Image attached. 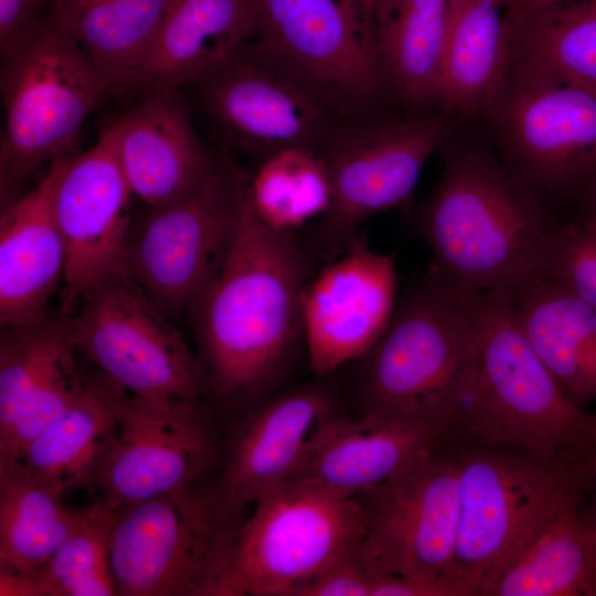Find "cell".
Returning a JSON list of instances; mask_svg holds the SVG:
<instances>
[{
    "label": "cell",
    "mask_w": 596,
    "mask_h": 596,
    "mask_svg": "<svg viewBox=\"0 0 596 596\" xmlns=\"http://www.w3.org/2000/svg\"><path fill=\"white\" fill-rule=\"evenodd\" d=\"M240 178L238 223L217 278L188 311L205 389L227 404L278 390L306 351L302 291L315 264L294 231L252 210Z\"/></svg>",
    "instance_id": "1"
},
{
    "label": "cell",
    "mask_w": 596,
    "mask_h": 596,
    "mask_svg": "<svg viewBox=\"0 0 596 596\" xmlns=\"http://www.w3.org/2000/svg\"><path fill=\"white\" fill-rule=\"evenodd\" d=\"M448 138L440 147L439 181L411 217L433 254L428 273L460 288L512 289L540 274L545 242L558 222L491 148Z\"/></svg>",
    "instance_id": "2"
},
{
    "label": "cell",
    "mask_w": 596,
    "mask_h": 596,
    "mask_svg": "<svg viewBox=\"0 0 596 596\" xmlns=\"http://www.w3.org/2000/svg\"><path fill=\"white\" fill-rule=\"evenodd\" d=\"M445 286L464 309L475 342L472 392L450 448L511 447L581 464L596 449V414L566 395L535 352L510 289Z\"/></svg>",
    "instance_id": "3"
},
{
    "label": "cell",
    "mask_w": 596,
    "mask_h": 596,
    "mask_svg": "<svg viewBox=\"0 0 596 596\" xmlns=\"http://www.w3.org/2000/svg\"><path fill=\"white\" fill-rule=\"evenodd\" d=\"M360 415L425 432L451 447L469 404L475 342L449 289L429 273L397 298L392 317L360 359Z\"/></svg>",
    "instance_id": "4"
},
{
    "label": "cell",
    "mask_w": 596,
    "mask_h": 596,
    "mask_svg": "<svg viewBox=\"0 0 596 596\" xmlns=\"http://www.w3.org/2000/svg\"><path fill=\"white\" fill-rule=\"evenodd\" d=\"M1 51L4 128L0 143L2 207L42 164L68 158L84 123L116 84L58 18L53 0Z\"/></svg>",
    "instance_id": "5"
},
{
    "label": "cell",
    "mask_w": 596,
    "mask_h": 596,
    "mask_svg": "<svg viewBox=\"0 0 596 596\" xmlns=\"http://www.w3.org/2000/svg\"><path fill=\"white\" fill-rule=\"evenodd\" d=\"M481 116L508 172L557 222L584 209L596 191V94L507 66Z\"/></svg>",
    "instance_id": "6"
},
{
    "label": "cell",
    "mask_w": 596,
    "mask_h": 596,
    "mask_svg": "<svg viewBox=\"0 0 596 596\" xmlns=\"http://www.w3.org/2000/svg\"><path fill=\"white\" fill-rule=\"evenodd\" d=\"M182 91L215 147L256 166L286 149L320 153L334 130L355 117L256 39Z\"/></svg>",
    "instance_id": "7"
},
{
    "label": "cell",
    "mask_w": 596,
    "mask_h": 596,
    "mask_svg": "<svg viewBox=\"0 0 596 596\" xmlns=\"http://www.w3.org/2000/svg\"><path fill=\"white\" fill-rule=\"evenodd\" d=\"M458 526L449 574L482 596L488 582L550 520L582 502L579 464L511 447L457 446Z\"/></svg>",
    "instance_id": "8"
},
{
    "label": "cell",
    "mask_w": 596,
    "mask_h": 596,
    "mask_svg": "<svg viewBox=\"0 0 596 596\" xmlns=\"http://www.w3.org/2000/svg\"><path fill=\"white\" fill-rule=\"evenodd\" d=\"M254 504L210 596H291L355 554L363 538L364 514L355 497L286 482Z\"/></svg>",
    "instance_id": "9"
},
{
    "label": "cell",
    "mask_w": 596,
    "mask_h": 596,
    "mask_svg": "<svg viewBox=\"0 0 596 596\" xmlns=\"http://www.w3.org/2000/svg\"><path fill=\"white\" fill-rule=\"evenodd\" d=\"M454 116L344 120L320 151L330 177L331 201L311 228L307 245L313 264H327L361 236L360 225L390 210L409 212L428 158L451 135Z\"/></svg>",
    "instance_id": "10"
},
{
    "label": "cell",
    "mask_w": 596,
    "mask_h": 596,
    "mask_svg": "<svg viewBox=\"0 0 596 596\" xmlns=\"http://www.w3.org/2000/svg\"><path fill=\"white\" fill-rule=\"evenodd\" d=\"M240 525L216 487L195 483L115 509L109 561L117 595L210 596Z\"/></svg>",
    "instance_id": "11"
},
{
    "label": "cell",
    "mask_w": 596,
    "mask_h": 596,
    "mask_svg": "<svg viewBox=\"0 0 596 596\" xmlns=\"http://www.w3.org/2000/svg\"><path fill=\"white\" fill-rule=\"evenodd\" d=\"M217 168L189 195L131 217L125 276L170 320L188 312L221 273L235 237L242 169L220 149Z\"/></svg>",
    "instance_id": "12"
},
{
    "label": "cell",
    "mask_w": 596,
    "mask_h": 596,
    "mask_svg": "<svg viewBox=\"0 0 596 596\" xmlns=\"http://www.w3.org/2000/svg\"><path fill=\"white\" fill-rule=\"evenodd\" d=\"M78 302L67 316L71 333L100 375L152 404L199 400L205 383L198 355L132 281L107 276Z\"/></svg>",
    "instance_id": "13"
},
{
    "label": "cell",
    "mask_w": 596,
    "mask_h": 596,
    "mask_svg": "<svg viewBox=\"0 0 596 596\" xmlns=\"http://www.w3.org/2000/svg\"><path fill=\"white\" fill-rule=\"evenodd\" d=\"M364 533L358 556L376 578L449 574L458 526V467L436 448L361 493Z\"/></svg>",
    "instance_id": "14"
},
{
    "label": "cell",
    "mask_w": 596,
    "mask_h": 596,
    "mask_svg": "<svg viewBox=\"0 0 596 596\" xmlns=\"http://www.w3.org/2000/svg\"><path fill=\"white\" fill-rule=\"evenodd\" d=\"M117 425L91 489L115 509L189 485L219 457V441L199 400L158 405L116 386Z\"/></svg>",
    "instance_id": "15"
},
{
    "label": "cell",
    "mask_w": 596,
    "mask_h": 596,
    "mask_svg": "<svg viewBox=\"0 0 596 596\" xmlns=\"http://www.w3.org/2000/svg\"><path fill=\"white\" fill-rule=\"evenodd\" d=\"M254 39L353 115L385 89L375 20L354 0H257Z\"/></svg>",
    "instance_id": "16"
},
{
    "label": "cell",
    "mask_w": 596,
    "mask_h": 596,
    "mask_svg": "<svg viewBox=\"0 0 596 596\" xmlns=\"http://www.w3.org/2000/svg\"><path fill=\"white\" fill-rule=\"evenodd\" d=\"M132 194L113 125L84 153L57 161L52 207L65 248L64 315L74 311L94 283L111 275L125 276L124 247Z\"/></svg>",
    "instance_id": "17"
},
{
    "label": "cell",
    "mask_w": 596,
    "mask_h": 596,
    "mask_svg": "<svg viewBox=\"0 0 596 596\" xmlns=\"http://www.w3.org/2000/svg\"><path fill=\"white\" fill-rule=\"evenodd\" d=\"M393 255L360 237L306 284L301 304L308 368L326 376L360 360L386 328L397 301Z\"/></svg>",
    "instance_id": "18"
},
{
    "label": "cell",
    "mask_w": 596,
    "mask_h": 596,
    "mask_svg": "<svg viewBox=\"0 0 596 596\" xmlns=\"http://www.w3.org/2000/svg\"><path fill=\"white\" fill-rule=\"evenodd\" d=\"M337 414L336 394L323 382L278 389L254 403L216 486L231 514L238 519L262 494L289 481Z\"/></svg>",
    "instance_id": "19"
},
{
    "label": "cell",
    "mask_w": 596,
    "mask_h": 596,
    "mask_svg": "<svg viewBox=\"0 0 596 596\" xmlns=\"http://www.w3.org/2000/svg\"><path fill=\"white\" fill-rule=\"evenodd\" d=\"M67 316L4 329L0 342V460L25 447L78 397L86 384Z\"/></svg>",
    "instance_id": "20"
},
{
    "label": "cell",
    "mask_w": 596,
    "mask_h": 596,
    "mask_svg": "<svg viewBox=\"0 0 596 596\" xmlns=\"http://www.w3.org/2000/svg\"><path fill=\"white\" fill-rule=\"evenodd\" d=\"M111 125L123 169L146 205L183 199L222 161L221 150L201 138L182 89L145 93Z\"/></svg>",
    "instance_id": "21"
},
{
    "label": "cell",
    "mask_w": 596,
    "mask_h": 596,
    "mask_svg": "<svg viewBox=\"0 0 596 596\" xmlns=\"http://www.w3.org/2000/svg\"><path fill=\"white\" fill-rule=\"evenodd\" d=\"M60 161V160H58ZM57 161L30 193L2 207L0 220V323L3 329L35 323L64 277L65 248L52 193Z\"/></svg>",
    "instance_id": "22"
},
{
    "label": "cell",
    "mask_w": 596,
    "mask_h": 596,
    "mask_svg": "<svg viewBox=\"0 0 596 596\" xmlns=\"http://www.w3.org/2000/svg\"><path fill=\"white\" fill-rule=\"evenodd\" d=\"M257 29V0H174L134 89H183L209 74Z\"/></svg>",
    "instance_id": "23"
},
{
    "label": "cell",
    "mask_w": 596,
    "mask_h": 596,
    "mask_svg": "<svg viewBox=\"0 0 596 596\" xmlns=\"http://www.w3.org/2000/svg\"><path fill=\"white\" fill-rule=\"evenodd\" d=\"M441 448L419 429L337 414L287 482H302L355 497L386 481L421 456Z\"/></svg>",
    "instance_id": "24"
},
{
    "label": "cell",
    "mask_w": 596,
    "mask_h": 596,
    "mask_svg": "<svg viewBox=\"0 0 596 596\" xmlns=\"http://www.w3.org/2000/svg\"><path fill=\"white\" fill-rule=\"evenodd\" d=\"M522 330L566 395L596 402V307L538 274L510 289Z\"/></svg>",
    "instance_id": "25"
},
{
    "label": "cell",
    "mask_w": 596,
    "mask_h": 596,
    "mask_svg": "<svg viewBox=\"0 0 596 596\" xmlns=\"http://www.w3.org/2000/svg\"><path fill=\"white\" fill-rule=\"evenodd\" d=\"M508 0H451L436 104L455 118L481 115L508 64Z\"/></svg>",
    "instance_id": "26"
},
{
    "label": "cell",
    "mask_w": 596,
    "mask_h": 596,
    "mask_svg": "<svg viewBox=\"0 0 596 596\" xmlns=\"http://www.w3.org/2000/svg\"><path fill=\"white\" fill-rule=\"evenodd\" d=\"M507 66L596 94V0H543L508 9Z\"/></svg>",
    "instance_id": "27"
},
{
    "label": "cell",
    "mask_w": 596,
    "mask_h": 596,
    "mask_svg": "<svg viewBox=\"0 0 596 596\" xmlns=\"http://www.w3.org/2000/svg\"><path fill=\"white\" fill-rule=\"evenodd\" d=\"M581 503L544 524L482 596H596V546Z\"/></svg>",
    "instance_id": "28"
},
{
    "label": "cell",
    "mask_w": 596,
    "mask_h": 596,
    "mask_svg": "<svg viewBox=\"0 0 596 596\" xmlns=\"http://www.w3.org/2000/svg\"><path fill=\"white\" fill-rule=\"evenodd\" d=\"M116 385L97 373L71 406L23 450L21 460L38 478L63 493L91 489L115 433Z\"/></svg>",
    "instance_id": "29"
},
{
    "label": "cell",
    "mask_w": 596,
    "mask_h": 596,
    "mask_svg": "<svg viewBox=\"0 0 596 596\" xmlns=\"http://www.w3.org/2000/svg\"><path fill=\"white\" fill-rule=\"evenodd\" d=\"M21 460H0V565L39 573L79 522L84 509Z\"/></svg>",
    "instance_id": "30"
},
{
    "label": "cell",
    "mask_w": 596,
    "mask_h": 596,
    "mask_svg": "<svg viewBox=\"0 0 596 596\" xmlns=\"http://www.w3.org/2000/svg\"><path fill=\"white\" fill-rule=\"evenodd\" d=\"M174 0H53L55 11L119 92L139 67Z\"/></svg>",
    "instance_id": "31"
},
{
    "label": "cell",
    "mask_w": 596,
    "mask_h": 596,
    "mask_svg": "<svg viewBox=\"0 0 596 596\" xmlns=\"http://www.w3.org/2000/svg\"><path fill=\"white\" fill-rule=\"evenodd\" d=\"M451 0H397L377 19L384 87L403 104H436Z\"/></svg>",
    "instance_id": "32"
},
{
    "label": "cell",
    "mask_w": 596,
    "mask_h": 596,
    "mask_svg": "<svg viewBox=\"0 0 596 596\" xmlns=\"http://www.w3.org/2000/svg\"><path fill=\"white\" fill-rule=\"evenodd\" d=\"M245 194L263 222L295 232L327 212L331 201L329 171L319 152L286 149L262 161L252 175L246 173Z\"/></svg>",
    "instance_id": "33"
},
{
    "label": "cell",
    "mask_w": 596,
    "mask_h": 596,
    "mask_svg": "<svg viewBox=\"0 0 596 596\" xmlns=\"http://www.w3.org/2000/svg\"><path fill=\"white\" fill-rule=\"evenodd\" d=\"M115 508L97 497L40 572L47 596H114L109 543Z\"/></svg>",
    "instance_id": "34"
},
{
    "label": "cell",
    "mask_w": 596,
    "mask_h": 596,
    "mask_svg": "<svg viewBox=\"0 0 596 596\" xmlns=\"http://www.w3.org/2000/svg\"><path fill=\"white\" fill-rule=\"evenodd\" d=\"M540 274L596 307V214L581 212L554 226Z\"/></svg>",
    "instance_id": "35"
},
{
    "label": "cell",
    "mask_w": 596,
    "mask_h": 596,
    "mask_svg": "<svg viewBox=\"0 0 596 596\" xmlns=\"http://www.w3.org/2000/svg\"><path fill=\"white\" fill-rule=\"evenodd\" d=\"M374 581L355 553L298 586L291 596H372Z\"/></svg>",
    "instance_id": "36"
},
{
    "label": "cell",
    "mask_w": 596,
    "mask_h": 596,
    "mask_svg": "<svg viewBox=\"0 0 596 596\" xmlns=\"http://www.w3.org/2000/svg\"><path fill=\"white\" fill-rule=\"evenodd\" d=\"M372 596H475V593L461 579L446 574L430 579L376 577Z\"/></svg>",
    "instance_id": "37"
},
{
    "label": "cell",
    "mask_w": 596,
    "mask_h": 596,
    "mask_svg": "<svg viewBox=\"0 0 596 596\" xmlns=\"http://www.w3.org/2000/svg\"><path fill=\"white\" fill-rule=\"evenodd\" d=\"M47 0H0V50L20 36L43 12Z\"/></svg>",
    "instance_id": "38"
},
{
    "label": "cell",
    "mask_w": 596,
    "mask_h": 596,
    "mask_svg": "<svg viewBox=\"0 0 596 596\" xmlns=\"http://www.w3.org/2000/svg\"><path fill=\"white\" fill-rule=\"evenodd\" d=\"M0 596H47L39 573L0 565Z\"/></svg>",
    "instance_id": "39"
},
{
    "label": "cell",
    "mask_w": 596,
    "mask_h": 596,
    "mask_svg": "<svg viewBox=\"0 0 596 596\" xmlns=\"http://www.w3.org/2000/svg\"><path fill=\"white\" fill-rule=\"evenodd\" d=\"M581 509L586 523L593 532L596 546V476L589 478V485L582 499Z\"/></svg>",
    "instance_id": "40"
},
{
    "label": "cell",
    "mask_w": 596,
    "mask_h": 596,
    "mask_svg": "<svg viewBox=\"0 0 596 596\" xmlns=\"http://www.w3.org/2000/svg\"><path fill=\"white\" fill-rule=\"evenodd\" d=\"M375 22L386 14L397 0H354Z\"/></svg>",
    "instance_id": "41"
},
{
    "label": "cell",
    "mask_w": 596,
    "mask_h": 596,
    "mask_svg": "<svg viewBox=\"0 0 596 596\" xmlns=\"http://www.w3.org/2000/svg\"><path fill=\"white\" fill-rule=\"evenodd\" d=\"M582 470L590 478L596 476V449L579 464Z\"/></svg>",
    "instance_id": "42"
},
{
    "label": "cell",
    "mask_w": 596,
    "mask_h": 596,
    "mask_svg": "<svg viewBox=\"0 0 596 596\" xmlns=\"http://www.w3.org/2000/svg\"><path fill=\"white\" fill-rule=\"evenodd\" d=\"M543 0H508V8L509 9H515L521 7H526L530 4L538 3Z\"/></svg>",
    "instance_id": "43"
},
{
    "label": "cell",
    "mask_w": 596,
    "mask_h": 596,
    "mask_svg": "<svg viewBox=\"0 0 596 596\" xmlns=\"http://www.w3.org/2000/svg\"><path fill=\"white\" fill-rule=\"evenodd\" d=\"M581 212H589L596 214V192L592 195V198L588 200V202Z\"/></svg>",
    "instance_id": "44"
}]
</instances>
